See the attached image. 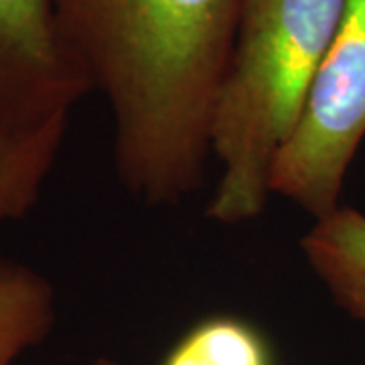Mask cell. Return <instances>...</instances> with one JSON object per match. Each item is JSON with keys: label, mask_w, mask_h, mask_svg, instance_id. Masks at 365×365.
<instances>
[{"label": "cell", "mask_w": 365, "mask_h": 365, "mask_svg": "<svg viewBox=\"0 0 365 365\" xmlns=\"http://www.w3.org/2000/svg\"><path fill=\"white\" fill-rule=\"evenodd\" d=\"M55 325L51 282L21 262L0 258V365L47 339Z\"/></svg>", "instance_id": "7"}, {"label": "cell", "mask_w": 365, "mask_h": 365, "mask_svg": "<svg viewBox=\"0 0 365 365\" xmlns=\"http://www.w3.org/2000/svg\"><path fill=\"white\" fill-rule=\"evenodd\" d=\"M304 260L345 313L365 323V213L341 205L302 235Z\"/></svg>", "instance_id": "5"}, {"label": "cell", "mask_w": 365, "mask_h": 365, "mask_svg": "<svg viewBox=\"0 0 365 365\" xmlns=\"http://www.w3.org/2000/svg\"><path fill=\"white\" fill-rule=\"evenodd\" d=\"M88 93L59 37L53 0H0V124L69 116Z\"/></svg>", "instance_id": "4"}, {"label": "cell", "mask_w": 365, "mask_h": 365, "mask_svg": "<svg viewBox=\"0 0 365 365\" xmlns=\"http://www.w3.org/2000/svg\"><path fill=\"white\" fill-rule=\"evenodd\" d=\"M347 0H240L227 73L211 122L220 181L207 217L252 222L266 209L270 175L294 132Z\"/></svg>", "instance_id": "2"}, {"label": "cell", "mask_w": 365, "mask_h": 365, "mask_svg": "<svg viewBox=\"0 0 365 365\" xmlns=\"http://www.w3.org/2000/svg\"><path fill=\"white\" fill-rule=\"evenodd\" d=\"M365 140V0H347L294 132L270 175V193L313 220L343 205L345 177Z\"/></svg>", "instance_id": "3"}, {"label": "cell", "mask_w": 365, "mask_h": 365, "mask_svg": "<svg viewBox=\"0 0 365 365\" xmlns=\"http://www.w3.org/2000/svg\"><path fill=\"white\" fill-rule=\"evenodd\" d=\"M67 57L114 122V169L146 205L203 185L240 0H53Z\"/></svg>", "instance_id": "1"}, {"label": "cell", "mask_w": 365, "mask_h": 365, "mask_svg": "<svg viewBox=\"0 0 365 365\" xmlns=\"http://www.w3.org/2000/svg\"><path fill=\"white\" fill-rule=\"evenodd\" d=\"M160 365H274L260 329L237 314L201 319L165 355Z\"/></svg>", "instance_id": "8"}, {"label": "cell", "mask_w": 365, "mask_h": 365, "mask_svg": "<svg viewBox=\"0 0 365 365\" xmlns=\"http://www.w3.org/2000/svg\"><path fill=\"white\" fill-rule=\"evenodd\" d=\"M91 365H120V364L114 361V359H110V357H98V359H96Z\"/></svg>", "instance_id": "9"}, {"label": "cell", "mask_w": 365, "mask_h": 365, "mask_svg": "<svg viewBox=\"0 0 365 365\" xmlns=\"http://www.w3.org/2000/svg\"><path fill=\"white\" fill-rule=\"evenodd\" d=\"M67 126L69 116L37 124H0V222L21 220L37 205Z\"/></svg>", "instance_id": "6"}]
</instances>
